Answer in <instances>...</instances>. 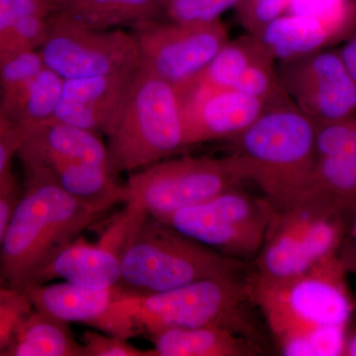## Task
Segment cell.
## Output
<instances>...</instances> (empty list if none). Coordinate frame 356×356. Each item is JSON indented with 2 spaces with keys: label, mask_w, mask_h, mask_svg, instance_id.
<instances>
[{
  "label": "cell",
  "mask_w": 356,
  "mask_h": 356,
  "mask_svg": "<svg viewBox=\"0 0 356 356\" xmlns=\"http://www.w3.org/2000/svg\"><path fill=\"white\" fill-rule=\"evenodd\" d=\"M39 51L44 65L64 79L105 76L140 67L139 50L133 33L90 29L62 13L49 17Z\"/></svg>",
  "instance_id": "cell-11"
},
{
  "label": "cell",
  "mask_w": 356,
  "mask_h": 356,
  "mask_svg": "<svg viewBox=\"0 0 356 356\" xmlns=\"http://www.w3.org/2000/svg\"><path fill=\"white\" fill-rule=\"evenodd\" d=\"M343 355L356 356V332L350 339H346Z\"/></svg>",
  "instance_id": "cell-39"
},
{
  "label": "cell",
  "mask_w": 356,
  "mask_h": 356,
  "mask_svg": "<svg viewBox=\"0 0 356 356\" xmlns=\"http://www.w3.org/2000/svg\"><path fill=\"white\" fill-rule=\"evenodd\" d=\"M234 89L261 100L267 109L294 103L281 83L275 60L271 56L250 65Z\"/></svg>",
  "instance_id": "cell-25"
},
{
  "label": "cell",
  "mask_w": 356,
  "mask_h": 356,
  "mask_svg": "<svg viewBox=\"0 0 356 356\" xmlns=\"http://www.w3.org/2000/svg\"><path fill=\"white\" fill-rule=\"evenodd\" d=\"M64 83V79L44 65L17 95L0 103V106L15 126L50 120L60 102Z\"/></svg>",
  "instance_id": "cell-23"
},
{
  "label": "cell",
  "mask_w": 356,
  "mask_h": 356,
  "mask_svg": "<svg viewBox=\"0 0 356 356\" xmlns=\"http://www.w3.org/2000/svg\"><path fill=\"white\" fill-rule=\"evenodd\" d=\"M181 96L187 147L233 139L254 123L267 109L261 100L234 88L186 86Z\"/></svg>",
  "instance_id": "cell-15"
},
{
  "label": "cell",
  "mask_w": 356,
  "mask_h": 356,
  "mask_svg": "<svg viewBox=\"0 0 356 356\" xmlns=\"http://www.w3.org/2000/svg\"><path fill=\"white\" fill-rule=\"evenodd\" d=\"M33 308L65 322L95 327L120 293L118 287L91 288L74 283L33 284L24 288Z\"/></svg>",
  "instance_id": "cell-17"
},
{
  "label": "cell",
  "mask_w": 356,
  "mask_h": 356,
  "mask_svg": "<svg viewBox=\"0 0 356 356\" xmlns=\"http://www.w3.org/2000/svg\"><path fill=\"white\" fill-rule=\"evenodd\" d=\"M105 213L50 180L25 173L0 250V280L24 289L44 264Z\"/></svg>",
  "instance_id": "cell-3"
},
{
  "label": "cell",
  "mask_w": 356,
  "mask_h": 356,
  "mask_svg": "<svg viewBox=\"0 0 356 356\" xmlns=\"http://www.w3.org/2000/svg\"><path fill=\"white\" fill-rule=\"evenodd\" d=\"M106 136L115 177L182 151L187 144L179 90L140 67Z\"/></svg>",
  "instance_id": "cell-6"
},
{
  "label": "cell",
  "mask_w": 356,
  "mask_h": 356,
  "mask_svg": "<svg viewBox=\"0 0 356 356\" xmlns=\"http://www.w3.org/2000/svg\"><path fill=\"white\" fill-rule=\"evenodd\" d=\"M17 128L0 106V191L15 189L13 161L17 153Z\"/></svg>",
  "instance_id": "cell-32"
},
{
  "label": "cell",
  "mask_w": 356,
  "mask_h": 356,
  "mask_svg": "<svg viewBox=\"0 0 356 356\" xmlns=\"http://www.w3.org/2000/svg\"><path fill=\"white\" fill-rule=\"evenodd\" d=\"M316 125L294 103L266 109L236 136L226 156L240 181H252L275 211L288 209L308 191L317 163Z\"/></svg>",
  "instance_id": "cell-2"
},
{
  "label": "cell",
  "mask_w": 356,
  "mask_h": 356,
  "mask_svg": "<svg viewBox=\"0 0 356 356\" xmlns=\"http://www.w3.org/2000/svg\"><path fill=\"white\" fill-rule=\"evenodd\" d=\"M44 10L39 0H0V62L10 56L13 21L21 14Z\"/></svg>",
  "instance_id": "cell-33"
},
{
  "label": "cell",
  "mask_w": 356,
  "mask_h": 356,
  "mask_svg": "<svg viewBox=\"0 0 356 356\" xmlns=\"http://www.w3.org/2000/svg\"><path fill=\"white\" fill-rule=\"evenodd\" d=\"M133 29L140 67L177 88L198 76L229 41L228 30L221 19L209 22L154 19Z\"/></svg>",
  "instance_id": "cell-12"
},
{
  "label": "cell",
  "mask_w": 356,
  "mask_h": 356,
  "mask_svg": "<svg viewBox=\"0 0 356 356\" xmlns=\"http://www.w3.org/2000/svg\"><path fill=\"white\" fill-rule=\"evenodd\" d=\"M243 267V261L220 254L147 215L122 254L117 287L126 294H153L235 276Z\"/></svg>",
  "instance_id": "cell-7"
},
{
  "label": "cell",
  "mask_w": 356,
  "mask_h": 356,
  "mask_svg": "<svg viewBox=\"0 0 356 356\" xmlns=\"http://www.w3.org/2000/svg\"><path fill=\"white\" fill-rule=\"evenodd\" d=\"M138 70L65 79L53 120L106 136Z\"/></svg>",
  "instance_id": "cell-16"
},
{
  "label": "cell",
  "mask_w": 356,
  "mask_h": 356,
  "mask_svg": "<svg viewBox=\"0 0 356 356\" xmlns=\"http://www.w3.org/2000/svg\"><path fill=\"white\" fill-rule=\"evenodd\" d=\"M39 1L51 15V14L60 13L67 6L70 0H39Z\"/></svg>",
  "instance_id": "cell-38"
},
{
  "label": "cell",
  "mask_w": 356,
  "mask_h": 356,
  "mask_svg": "<svg viewBox=\"0 0 356 356\" xmlns=\"http://www.w3.org/2000/svg\"><path fill=\"white\" fill-rule=\"evenodd\" d=\"M240 184L226 159L186 156L130 172L124 186L128 198L137 201L147 214L163 220Z\"/></svg>",
  "instance_id": "cell-10"
},
{
  "label": "cell",
  "mask_w": 356,
  "mask_h": 356,
  "mask_svg": "<svg viewBox=\"0 0 356 356\" xmlns=\"http://www.w3.org/2000/svg\"><path fill=\"white\" fill-rule=\"evenodd\" d=\"M310 186L334 199L348 214L356 201V154L318 158Z\"/></svg>",
  "instance_id": "cell-24"
},
{
  "label": "cell",
  "mask_w": 356,
  "mask_h": 356,
  "mask_svg": "<svg viewBox=\"0 0 356 356\" xmlns=\"http://www.w3.org/2000/svg\"><path fill=\"white\" fill-rule=\"evenodd\" d=\"M255 36L275 62L304 57L341 40L323 23L289 13L276 18Z\"/></svg>",
  "instance_id": "cell-20"
},
{
  "label": "cell",
  "mask_w": 356,
  "mask_h": 356,
  "mask_svg": "<svg viewBox=\"0 0 356 356\" xmlns=\"http://www.w3.org/2000/svg\"><path fill=\"white\" fill-rule=\"evenodd\" d=\"M288 0H240L236 16L248 29L259 31L286 13Z\"/></svg>",
  "instance_id": "cell-31"
},
{
  "label": "cell",
  "mask_w": 356,
  "mask_h": 356,
  "mask_svg": "<svg viewBox=\"0 0 356 356\" xmlns=\"http://www.w3.org/2000/svg\"><path fill=\"white\" fill-rule=\"evenodd\" d=\"M24 172L50 180L79 200L107 211L127 201L98 134L50 120L16 126Z\"/></svg>",
  "instance_id": "cell-4"
},
{
  "label": "cell",
  "mask_w": 356,
  "mask_h": 356,
  "mask_svg": "<svg viewBox=\"0 0 356 356\" xmlns=\"http://www.w3.org/2000/svg\"><path fill=\"white\" fill-rule=\"evenodd\" d=\"M81 343L84 356H153L152 350H140L125 337L103 332H84Z\"/></svg>",
  "instance_id": "cell-30"
},
{
  "label": "cell",
  "mask_w": 356,
  "mask_h": 356,
  "mask_svg": "<svg viewBox=\"0 0 356 356\" xmlns=\"http://www.w3.org/2000/svg\"><path fill=\"white\" fill-rule=\"evenodd\" d=\"M348 216L350 218L348 236L341 241L337 257L346 273L356 274V201L348 211Z\"/></svg>",
  "instance_id": "cell-34"
},
{
  "label": "cell",
  "mask_w": 356,
  "mask_h": 356,
  "mask_svg": "<svg viewBox=\"0 0 356 356\" xmlns=\"http://www.w3.org/2000/svg\"><path fill=\"white\" fill-rule=\"evenodd\" d=\"M240 0H168L165 13L168 20L177 22H209L220 19L225 11Z\"/></svg>",
  "instance_id": "cell-29"
},
{
  "label": "cell",
  "mask_w": 356,
  "mask_h": 356,
  "mask_svg": "<svg viewBox=\"0 0 356 356\" xmlns=\"http://www.w3.org/2000/svg\"><path fill=\"white\" fill-rule=\"evenodd\" d=\"M6 356H84L70 323L33 308L16 327Z\"/></svg>",
  "instance_id": "cell-19"
},
{
  "label": "cell",
  "mask_w": 356,
  "mask_h": 356,
  "mask_svg": "<svg viewBox=\"0 0 356 356\" xmlns=\"http://www.w3.org/2000/svg\"><path fill=\"white\" fill-rule=\"evenodd\" d=\"M267 56L271 55L261 39L247 33L238 39L229 40L207 67L186 84L201 88H234L250 65Z\"/></svg>",
  "instance_id": "cell-22"
},
{
  "label": "cell",
  "mask_w": 356,
  "mask_h": 356,
  "mask_svg": "<svg viewBox=\"0 0 356 356\" xmlns=\"http://www.w3.org/2000/svg\"><path fill=\"white\" fill-rule=\"evenodd\" d=\"M153 356H254L259 343L218 327H179L151 334Z\"/></svg>",
  "instance_id": "cell-18"
},
{
  "label": "cell",
  "mask_w": 356,
  "mask_h": 356,
  "mask_svg": "<svg viewBox=\"0 0 356 356\" xmlns=\"http://www.w3.org/2000/svg\"><path fill=\"white\" fill-rule=\"evenodd\" d=\"M283 88L315 125L356 116V86L337 50L276 63Z\"/></svg>",
  "instance_id": "cell-14"
},
{
  "label": "cell",
  "mask_w": 356,
  "mask_h": 356,
  "mask_svg": "<svg viewBox=\"0 0 356 356\" xmlns=\"http://www.w3.org/2000/svg\"><path fill=\"white\" fill-rule=\"evenodd\" d=\"M254 306L250 281L210 278L153 294L120 291L95 327L129 339L179 327H218L257 341Z\"/></svg>",
  "instance_id": "cell-1"
},
{
  "label": "cell",
  "mask_w": 356,
  "mask_h": 356,
  "mask_svg": "<svg viewBox=\"0 0 356 356\" xmlns=\"http://www.w3.org/2000/svg\"><path fill=\"white\" fill-rule=\"evenodd\" d=\"M161 3H163V7H165L166 3H168V0H161Z\"/></svg>",
  "instance_id": "cell-40"
},
{
  "label": "cell",
  "mask_w": 356,
  "mask_h": 356,
  "mask_svg": "<svg viewBox=\"0 0 356 356\" xmlns=\"http://www.w3.org/2000/svg\"><path fill=\"white\" fill-rule=\"evenodd\" d=\"M346 273L336 252L286 280L252 276L250 283L254 305L283 355L318 330L346 327L353 309L344 282Z\"/></svg>",
  "instance_id": "cell-5"
},
{
  "label": "cell",
  "mask_w": 356,
  "mask_h": 356,
  "mask_svg": "<svg viewBox=\"0 0 356 356\" xmlns=\"http://www.w3.org/2000/svg\"><path fill=\"white\" fill-rule=\"evenodd\" d=\"M273 213L266 199L236 186L159 221L220 254L243 261L261 252Z\"/></svg>",
  "instance_id": "cell-9"
},
{
  "label": "cell",
  "mask_w": 356,
  "mask_h": 356,
  "mask_svg": "<svg viewBox=\"0 0 356 356\" xmlns=\"http://www.w3.org/2000/svg\"><path fill=\"white\" fill-rule=\"evenodd\" d=\"M343 41V46L337 51L356 86V24Z\"/></svg>",
  "instance_id": "cell-36"
},
{
  "label": "cell",
  "mask_w": 356,
  "mask_h": 356,
  "mask_svg": "<svg viewBox=\"0 0 356 356\" xmlns=\"http://www.w3.org/2000/svg\"><path fill=\"white\" fill-rule=\"evenodd\" d=\"M346 153L356 154V116L348 120V139Z\"/></svg>",
  "instance_id": "cell-37"
},
{
  "label": "cell",
  "mask_w": 356,
  "mask_h": 356,
  "mask_svg": "<svg viewBox=\"0 0 356 356\" xmlns=\"http://www.w3.org/2000/svg\"><path fill=\"white\" fill-rule=\"evenodd\" d=\"M32 309L24 290L0 280V355H4L16 327Z\"/></svg>",
  "instance_id": "cell-28"
},
{
  "label": "cell",
  "mask_w": 356,
  "mask_h": 356,
  "mask_svg": "<svg viewBox=\"0 0 356 356\" xmlns=\"http://www.w3.org/2000/svg\"><path fill=\"white\" fill-rule=\"evenodd\" d=\"M163 11L161 0H70L58 13L83 27L105 31L158 19Z\"/></svg>",
  "instance_id": "cell-21"
},
{
  "label": "cell",
  "mask_w": 356,
  "mask_h": 356,
  "mask_svg": "<svg viewBox=\"0 0 356 356\" xmlns=\"http://www.w3.org/2000/svg\"><path fill=\"white\" fill-rule=\"evenodd\" d=\"M44 67L39 50L21 51L0 62V103L17 95Z\"/></svg>",
  "instance_id": "cell-27"
},
{
  "label": "cell",
  "mask_w": 356,
  "mask_h": 356,
  "mask_svg": "<svg viewBox=\"0 0 356 356\" xmlns=\"http://www.w3.org/2000/svg\"><path fill=\"white\" fill-rule=\"evenodd\" d=\"M286 13L317 20L344 40L356 24V0H288Z\"/></svg>",
  "instance_id": "cell-26"
},
{
  "label": "cell",
  "mask_w": 356,
  "mask_h": 356,
  "mask_svg": "<svg viewBox=\"0 0 356 356\" xmlns=\"http://www.w3.org/2000/svg\"><path fill=\"white\" fill-rule=\"evenodd\" d=\"M346 215L334 199L314 187L288 209L274 210L255 259L254 277L286 280L336 254L346 234Z\"/></svg>",
  "instance_id": "cell-8"
},
{
  "label": "cell",
  "mask_w": 356,
  "mask_h": 356,
  "mask_svg": "<svg viewBox=\"0 0 356 356\" xmlns=\"http://www.w3.org/2000/svg\"><path fill=\"white\" fill-rule=\"evenodd\" d=\"M17 198V188L0 191V250Z\"/></svg>",
  "instance_id": "cell-35"
},
{
  "label": "cell",
  "mask_w": 356,
  "mask_h": 356,
  "mask_svg": "<svg viewBox=\"0 0 356 356\" xmlns=\"http://www.w3.org/2000/svg\"><path fill=\"white\" fill-rule=\"evenodd\" d=\"M124 205L97 242L77 236L35 273L28 286L62 280L100 289L116 287L120 280L122 254L147 216L135 203Z\"/></svg>",
  "instance_id": "cell-13"
}]
</instances>
